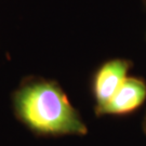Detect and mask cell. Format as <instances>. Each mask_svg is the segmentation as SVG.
I'll list each match as a JSON object with an SVG mask.
<instances>
[{
    "mask_svg": "<svg viewBox=\"0 0 146 146\" xmlns=\"http://www.w3.org/2000/svg\"><path fill=\"white\" fill-rule=\"evenodd\" d=\"M13 102L19 119L36 133L84 135L88 132L79 113L54 81L26 82L15 92Z\"/></svg>",
    "mask_w": 146,
    "mask_h": 146,
    "instance_id": "obj_1",
    "label": "cell"
},
{
    "mask_svg": "<svg viewBox=\"0 0 146 146\" xmlns=\"http://www.w3.org/2000/svg\"><path fill=\"white\" fill-rule=\"evenodd\" d=\"M130 62L115 58L104 63L95 74L93 80V94L95 110L98 111L110 102L121 84L128 78Z\"/></svg>",
    "mask_w": 146,
    "mask_h": 146,
    "instance_id": "obj_2",
    "label": "cell"
},
{
    "mask_svg": "<svg viewBox=\"0 0 146 146\" xmlns=\"http://www.w3.org/2000/svg\"><path fill=\"white\" fill-rule=\"evenodd\" d=\"M146 99V84L139 78L128 77L98 115H125L140 107Z\"/></svg>",
    "mask_w": 146,
    "mask_h": 146,
    "instance_id": "obj_3",
    "label": "cell"
}]
</instances>
